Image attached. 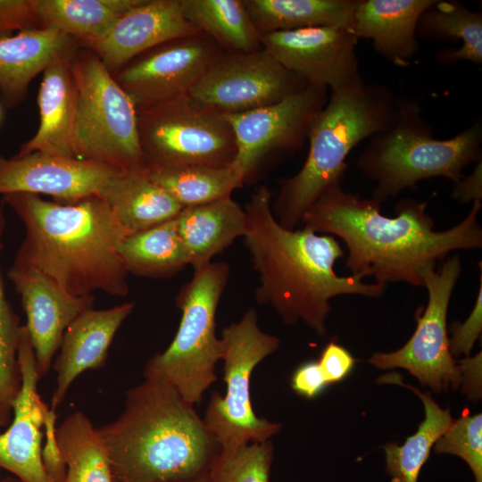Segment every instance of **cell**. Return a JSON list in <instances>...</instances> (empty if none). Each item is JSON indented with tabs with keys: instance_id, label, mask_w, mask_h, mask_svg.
Here are the masks:
<instances>
[{
	"instance_id": "cell-43",
	"label": "cell",
	"mask_w": 482,
	"mask_h": 482,
	"mask_svg": "<svg viewBox=\"0 0 482 482\" xmlns=\"http://www.w3.org/2000/svg\"><path fill=\"white\" fill-rule=\"evenodd\" d=\"M481 359L479 352L473 357H465L458 362L461 371V386L470 400L481 397Z\"/></svg>"
},
{
	"instance_id": "cell-33",
	"label": "cell",
	"mask_w": 482,
	"mask_h": 482,
	"mask_svg": "<svg viewBox=\"0 0 482 482\" xmlns=\"http://www.w3.org/2000/svg\"><path fill=\"white\" fill-rule=\"evenodd\" d=\"M153 181L182 208L231 197L244 183L231 166L186 165L148 170Z\"/></svg>"
},
{
	"instance_id": "cell-32",
	"label": "cell",
	"mask_w": 482,
	"mask_h": 482,
	"mask_svg": "<svg viewBox=\"0 0 482 482\" xmlns=\"http://www.w3.org/2000/svg\"><path fill=\"white\" fill-rule=\"evenodd\" d=\"M55 436L66 465L64 482H112L106 445L87 416L71 413L56 428Z\"/></svg>"
},
{
	"instance_id": "cell-9",
	"label": "cell",
	"mask_w": 482,
	"mask_h": 482,
	"mask_svg": "<svg viewBox=\"0 0 482 482\" xmlns=\"http://www.w3.org/2000/svg\"><path fill=\"white\" fill-rule=\"evenodd\" d=\"M138 140L147 170L186 165H231L234 131L220 113L196 104L187 94L137 108Z\"/></svg>"
},
{
	"instance_id": "cell-18",
	"label": "cell",
	"mask_w": 482,
	"mask_h": 482,
	"mask_svg": "<svg viewBox=\"0 0 482 482\" xmlns=\"http://www.w3.org/2000/svg\"><path fill=\"white\" fill-rule=\"evenodd\" d=\"M8 278L21 298L41 378L48 372L64 331L81 312L93 307L94 295L75 296L32 269L12 265Z\"/></svg>"
},
{
	"instance_id": "cell-27",
	"label": "cell",
	"mask_w": 482,
	"mask_h": 482,
	"mask_svg": "<svg viewBox=\"0 0 482 482\" xmlns=\"http://www.w3.org/2000/svg\"><path fill=\"white\" fill-rule=\"evenodd\" d=\"M380 384H394L406 387L421 400L425 409V419L418 430L399 445L389 443L383 446L386 455V471L391 482H417L421 468L429 457L436 442L448 430L453 422L449 409H442L430 393H422L409 384H404L401 376L391 372L381 376Z\"/></svg>"
},
{
	"instance_id": "cell-20",
	"label": "cell",
	"mask_w": 482,
	"mask_h": 482,
	"mask_svg": "<svg viewBox=\"0 0 482 482\" xmlns=\"http://www.w3.org/2000/svg\"><path fill=\"white\" fill-rule=\"evenodd\" d=\"M135 307L125 303L106 310L93 307L81 312L66 328L61 352L54 368L57 372L56 388L50 409L62 403L72 381L83 371L102 368L112 341L122 322Z\"/></svg>"
},
{
	"instance_id": "cell-42",
	"label": "cell",
	"mask_w": 482,
	"mask_h": 482,
	"mask_svg": "<svg viewBox=\"0 0 482 482\" xmlns=\"http://www.w3.org/2000/svg\"><path fill=\"white\" fill-rule=\"evenodd\" d=\"M452 198L461 204L482 202V160L478 162L472 172L462 176L453 183Z\"/></svg>"
},
{
	"instance_id": "cell-24",
	"label": "cell",
	"mask_w": 482,
	"mask_h": 482,
	"mask_svg": "<svg viewBox=\"0 0 482 482\" xmlns=\"http://www.w3.org/2000/svg\"><path fill=\"white\" fill-rule=\"evenodd\" d=\"M178 234L194 270L212 262L233 242L244 237L246 214L231 197L182 208L175 218Z\"/></svg>"
},
{
	"instance_id": "cell-7",
	"label": "cell",
	"mask_w": 482,
	"mask_h": 482,
	"mask_svg": "<svg viewBox=\"0 0 482 482\" xmlns=\"http://www.w3.org/2000/svg\"><path fill=\"white\" fill-rule=\"evenodd\" d=\"M229 275L230 267L223 262L194 270L176 296L181 319L173 340L145 367V378L168 383L192 405L201 402L217 379L215 369L222 358L223 343L216 335L215 317Z\"/></svg>"
},
{
	"instance_id": "cell-13",
	"label": "cell",
	"mask_w": 482,
	"mask_h": 482,
	"mask_svg": "<svg viewBox=\"0 0 482 482\" xmlns=\"http://www.w3.org/2000/svg\"><path fill=\"white\" fill-rule=\"evenodd\" d=\"M328 90L308 84L278 103L242 113L222 114L236 138L237 154L231 166L244 184L270 156L303 146L328 102Z\"/></svg>"
},
{
	"instance_id": "cell-10",
	"label": "cell",
	"mask_w": 482,
	"mask_h": 482,
	"mask_svg": "<svg viewBox=\"0 0 482 482\" xmlns=\"http://www.w3.org/2000/svg\"><path fill=\"white\" fill-rule=\"evenodd\" d=\"M220 338L226 393L212 394L203 420L221 449L269 441L281 426L255 415L250 380L254 368L278 350L279 339L260 328L253 308L223 328Z\"/></svg>"
},
{
	"instance_id": "cell-11",
	"label": "cell",
	"mask_w": 482,
	"mask_h": 482,
	"mask_svg": "<svg viewBox=\"0 0 482 482\" xmlns=\"http://www.w3.org/2000/svg\"><path fill=\"white\" fill-rule=\"evenodd\" d=\"M461 272L459 255L447 258L440 269L422 274L428 303L416 316L417 327L408 342L392 353H375L369 363L381 370H407L424 386L436 393L457 389L461 384L459 362L449 350L447 312Z\"/></svg>"
},
{
	"instance_id": "cell-44",
	"label": "cell",
	"mask_w": 482,
	"mask_h": 482,
	"mask_svg": "<svg viewBox=\"0 0 482 482\" xmlns=\"http://www.w3.org/2000/svg\"><path fill=\"white\" fill-rule=\"evenodd\" d=\"M0 482H21L18 478H5L1 479Z\"/></svg>"
},
{
	"instance_id": "cell-8",
	"label": "cell",
	"mask_w": 482,
	"mask_h": 482,
	"mask_svg": "<svg viewBox=\"0 0 482 482\" xmlns=\"http://www.w3.org/2000/svg\"><path fill=\"white\" fill-rule=\"evenodd\" d=\"M71 67L78 92V159L122 171L147 170L132 99L93 51L80 46L71 59Z\"/></svg>"
},
{
	"instance_id": "cell-5",
	"label": "cell",
	"mask_w": 482,
	"mask_h": 482,
	"mask_svg": "<svg viewBox=\"0 0 482 482\" xmlns=\"http://www.w3.org/2000/svg\"><path fill=\"white\" fill-rule=\"evenodd\" d=\"M396 115V96L387 87L364 81L331 92L315 118L309 152L300 170L279 180L272 212L287 229L302 226L303 218L322 192L342 182L346 158L362 140L387 129Z\"/></svg>"
},
{
	"instance_id": "cell-17",
	"label": "cell",
	"mask_w": 482,
	"mask_h": 482,
	"mask_svg": "<svg viewBox=\"0 0 482 482\" xmlns=\"http://www.w3.org/2000/svg\"><path fill=\"white\" fill-rule=\"evenodd\" d=\"M21 386L13 403L12 419L0 435V468L21 482H53L42 458V427L50 407L37 393L35 352L26 326L21 327L17 351Z\"/></svg>"
},
{
	"instance_id": "cell-34",
	"label": "cell",
	"mask_w": 482,
	"mask_h": 482,
	"mask_svg": "<svg viewBox=\"0 0 482 482\" xmlns=\"http://www.w3.org/2000/svg\"><path fill=\"white\" fill-rule=\"evenodd\" d=\"M4 203L0 204V253L6 219ZM21 327L19 317L6 299L0 270V426L6 428L12 419L15 398L21 386V373L17 358Z\"/></svg>"
},
{
	"instance_id": "cell-38",
	"label": "cell",
	"mask_w": 482,
	"mask_h": 482,
	"mask_svg": "<svg viewBox=\"0 0 482 482\" xmlns=\"http://www.w3.org/2000/svg\"><path fill=\"white\" fill-rule=\"evenodd\" d=\"M40 28L37 0H0V37Z\"/></svg>"
},
{
	"instance_id": "cell-46",
	"label": "cell",
	"mask_w": 482,
	"mask_h": 482,
	"mask_svg": "<svg viewBox=\"0 0 482 482\" xmlns=\"http://www.w3.org/2000/svg\"><path fill=\"white\" fill-rule=\"evenodd\" d=\"M2 105L0 104V122H1V120H2V116H3V112H2Z\"/></svg>"
},
{
	"instance_id": "cell-22",
	"label": "cell",
	"mask_w": 482,
	"mask_h": 482,
	"mask_svg": "<svg viewBox=\"0 0 482 482\" xmlns=\"http://www.w3.org/2000/svg\"><path fill=\"white\" fill-rule=\"evenodd\" d=\"M71 59L59 60L43 72L37 95L39 126L17 155L42 152L77 158L78 92Z\"/></svg>"
},
{
	"instance_id": "cell-36",
	"label": "cell",
	"mask_w": 482,
	"mask_h": 482,
	"mask_svg": "<svg viewBox=\"0 0 482 482\" xmlns=\"http://www.w3.org/2000/svg\"><path fill=\"white\" fill-rule=\"evenodd\" d=\"M435 453L461 458L473 473L475 482H482V414L463 415L453 420L433 446Z\"/></svg>"
},
{
	"instance_id": "cell-15",
	"label": "cell",
	"mask_w": 482,
	"mask_h": 482,
	"mask_svg": "<svg viewBox=\"0 0 482 482\" xmlns=\"http://www.w3.org/2000/svg\"><path fill=\"white\" fill-rule=\"evenodd\" d=\"M350 27H312L262 35V46L308 84L338 91L363 82Z\"/></svg>"
},
{
	"instance_id": "cell-14",
	"label": "cell",
	"mask_w": 482,
	"mask_h": 482,
	"mask_svg": "<svg viewBox=\"0 0 482 482\" xmlns=\"http://www.w3.org/2000/svg\"><path fill=\"white\" fill-rule=\"evenodd\" d=\"M222 52L199 32L160 44L112 75L137 108L145 107L187 94Z\"/></svg>"
},
{
	"instance_id": "cell-2",
	"label": "cell",
	"mask_w": 482,
	"mask_h": 482,
	"mask_svg": "<svg viewBox=\"0 0 482 482\" xmlns=\"http://www.w3.org/2000/svg\"><path fill=\"white\" fill-rule=\"evenodd\" d=\"M244 209V244L259 278L254 298L272 307L285 324L301 320L325 337L331 299L342 295L370 298L384 295L386 285L335 272V263L345 256L335 237L305 227L291 230L279 225L267 187L257 188Z\"/></svg>"
},
{
	"instance_id": "cell-25",
	"label": "cell",
	"mask_w": 482,
	"mask_h": 482,
	"mask_svg": "<svg viewBox=\"0 0 482 482\" xmlns=\"http://www.w3.org/2000/svg\"><path fill=\"white\" fill-rule=\"evenodd\" d=\"M98 196L109 205L127 236L173 220L182 209L152 180L148 170L117 174Z\"/></svg>"
},
{
	"instance_id": "cell-41",
	"label": "cell",
	"mask_w": 482,
	"mask_h": 482,
	"mask_svg": "<svg viewBox=\"0 0 482 482\" xmlns=\"http://www.w3.org/2000/svg\"><path fill=\"white\" fill-rule=\"evenodd\" d=\"M328 386L318 362L300 365L291 378L292 389L301 396L312 399Z\"/></svg>"
},
{
	"instance_id": "cell-28",
	"label": "cell",
	"mask_w": 482,
	"mask_h": 482,
	"mask_svg": "<svg viewBox=\"0 0 482 482\" xmlns=\"http://www.w3.org/2000/svg\"><path fill=\"white\" fill-rule=\"evenodd\" d=\"M416 36L425 40L462 42L458 49H442L436 54L441 64L461 61L482 63V13L459 1L435 0L420 17Z\"/></svg>"
},
{
	"instance_id": "cell-37",
	"label": "cell",
	"mask_w": 482,
	"mask_h": 482,
	"mask_svg": "<svg viewBox=\"0 0 482 482\" xmlns=\"http://www.w3.org/2000/svg\"><path fill=\"white\" fill-rule=\"evenodd\" d=\"M479 287L475 304L469 317L464 322L454 321L448 328L449 350L452 356H470L474 344L482 331V263L479 262Z\"/></svg>"
},
{
	"instance_id": "cell-30",
	"label": "cell",
	"mask_w": 482,
	"mask_h": 482,
	"mask_svg": "<svg viewBox=\"0 0 482 482\" xmlns=\"http://www.w3.org/2000/svg\"><path fill=\"white\" fill-rule=\"evenodd\" d=\"M187 21L227 53L262 48V35L243 0H180Z\"/></svg>"
},
{
	"instance_id": "cell-6",
	"label": "cell",
	"mask_w": 482,
	"mask_h": 482,
	"mask_svg": "<svg viewBox=\"0 0 482 482\" xmlns=\"http://www.w3.org/2000/svg\"><path fill=\"white\" fill-rule=\"evenodd\" d=\"M481 145L480 121L452 138L437 139L418 100L396 96L394 123L370 137L356 166L375 182L371 197L383 204L424 179L443 177L458 181L464 168L482 160Z\"/></svg>"
},
{
	"instance_id": "cell-29",
	"label": "cell",
	"mask_w": 482,
	"mask_h": 482,
	"mask_svg": "<svg viewBox=\"0 0 482 482\" xmlns=\"http://www.w3.org/2000/svg\"><path fill=\"white\" fill-rule=\"evenodd\" d=\"M141 0H37L43 27L59 29L88 48Z\"/></svg>"
},
{
	"instance_id": "cell-23",
	"label": "cell",
	"mask_w": 482,
	"mask_h": 482,
	"mask_svg": "<svg viewBox=\"0 0 482 482\" xmlns=\"http://www.w3.org/2000/svg\"><path fill=\"white\" fill-rule=\"evenodd\" d=\"M435 0H361L353 30L370 39L375 50L395 65L406 67L419 50L416 29Z\"/></svg>"
},
{
	"instance_id": "cell-1",
	"label": "cell",
	"mask_w": 482,
	"mask_h": 482,
	"mask_svg": "<svg viewBox=\"0 0 482 482\" xmlns=\"http://www.w3.org/2000/svg\"><path fill=\"white\" fill-rule=\"evenodd\" d=\"M381 205L373 197L345 191L342 182H337L308 209L301 227L340 238L351 275L373 278L386 286L402 282L423 287V272L435 269L450 253L482 247V202L472 203L468 215L445 230L434 229L427 202L403 198L395 205V217L383 215Z\"/></svg>"
},
{
	"instance_id": "cell-12",
	"label": "cell",
	"mask_w": 482,
	"mask_h": 482,
	"mask_svg": "<svg viewBox=\"0 0 482 482\" xmlns=\"http://www.w3.org/2000/svg\"><path fill=\"white\" fill-rule=\"evenodd\" d=\"M306 85L262 47L247 53L222 52L187 96L204 108L236 114L278 103Z\"/></svg>"
},
{
	"instance_id": "cell-26",
	"label": "cell",
	"mask_w": 482,
	"mask_h": 482,
	"mask_svg": "<svg viewBox=\"0 0 482 482\" xmlns=\"http://www.w3.org/2000/svg\"><path fill=\"white\" fill-rule=\"evenodd\" d=\"M261 35L312 27H350L361 0H243Z\"/></svg>"
},
{
	"instance_id": "cell-35",
	"label": "cell",
	"mask_w": 482,
	"mask_h": 482,
	"mask_svg": "<svg viewBox=\"0 0 482 482\" xmlns=\"http://www.w3.org/2000/svg\"><path fill=\"white\" fill-rule=\"evenodd\" d=\"M273 445L269 440L221 449L211 470L212 482H270Z\"/></svg>"
},
{
	"instance_id": "cell-31",
	"label": "cell",
	"mask_w": 482,
	"mask_h": 482,
	"mask_svg": "<svg viewBox=\"0 0 482 482\" xmlns=\"http://www.w3.org/2000/svg\"><path fill=\"white\" fill-rule=\"evenodd\" d=\"M118 250L129 273L140 277L170 278L189 265L175 219L125 237Z\"/></svg>"
},
{
	"instance_id": "cell-4",
	"label": "cell",
	"mask_w": 482,
	"mask_h": 482,
	"mask_svg": "<svg viewBox=\"0 0 482 482\" xmlns=\"http://www.w3.org/2000/svg\"><path fill=\"white\" fill-rule=\"evenodd\" d=\"M98 431L112 482H191L210 476L220 445L168 383L145 378L126 392L125 407Z\"/></svg>"
},
{
	"instance_id": "cell-39",
	"label": "cell",
	"mask_w": 482,
	"mask_h": 482,
	"mask_svg": "<svg viewBox=\"0 0 482 482\" xmlns=\"http://www.w3.org/2000/svg\"><path fill=\"white\" fill-rule=\"evenodd\" d=\"M318 362L329 386L345 379L356 360L344 346L330 342L323 349Z\"/></svg>"
},
{
	"instance_id": "cell-21",
	"label": "cell",
	"mask_w": 482,
	"mask_h": 482,
	"mask_svg": "<svg viewBox=\"0 0 482 482\" xmlns=\"http://www.w3.org/2000/svg\"><path fill=\"white\" fill-rule=\"evenodd\" d=\"M80 47L71 37L45 27L0 37V96L14 108L28 96L30 82L54 62L71 58Z\"/></svg>"
},
{
	"instance_id": "cell-45",
	"label": "cell",
	"mask_w": 482,
	"mask_h": 482,
	"mask_svg": "<svg viewBox=\"0 0 482 482\" xmlns=\"http://www.w3.org/2000/svg\"><path fill=\"white\" fill-rule=\"evenodd\" d=\"M191 482H212V480H211V478L209 476L207 478H202V479H199V480H195V481H191Z\"/></svg>"
},
{
	"instance_id": "cell-40",
	"label": "cell",
	"mask_w": 482,
	"mask_h": 482,
	"mask_svg": "<svg viewBox=\"0 0 482 482\" xmlns=\"http://www.w3.org/2000/svg\"><path fill=\"white\" fill-rule=\"evenodd\" d=\"M55 411L49 410L45 422L46 445L42 449V458L47 474L53 482H64L66 465L56 440Z\"/></svg>"
},
{
	"instance_id": "cell-3",
	"label": "cell",
	"mask_w": 482,
	"mask_h": 482,
	"mask_svg": "<svg viewBox=\"0 0 482 482\" xmlns=\"http://www.w3.org/2000/svg\"><path fill=\"white\" fill-rule=\"evenodd\" d=\"M1 199L25 227L14 266L37 270L75 296L129 294V273L118 250L127 235L101 197L64 204L13 193Z\"/></svg>"
},
{
	"instance_id": "cell-16",
	"label": "cell",
	"mask_w": 482,
	"mask_h": 482,
	"mask_svg": "<svg viewBox=\"0 0 482 482\" xmlns=\"http://www.w3.org/2000/svg\"><path fill=\"white\" fill-rule=\"evenodd\" d=\"M120 172L106 164L42 152L0 156V198L13 193L44 194L58 203H75L98 196Z\"/></svg>"
},
{
	"instance_id": "cell-19",
	"label": "cell",
	"mask_w": 482,
	"mask_h": 482,
	"mask_svg": "<svg viewBox=\"0 0 482 482\" xmlns=\"http://www.w3.org/2000/svg\"><path fill=\"white\" fill-rule=\"evenodd\" d=\"M199 32L185 18L180 0H141L87 49L114 74L133 58L160 44Z\"/></svg>"
}]
</instances>
